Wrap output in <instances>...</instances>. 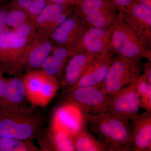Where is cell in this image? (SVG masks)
Here are the masks:
<instances>
[{"instance_id": "6da1fadb", "label": "cell", "mask_w": 151, "mask_h": 151, "mask_svg": "<svg viewBox=\"0 0 151 151\" xmlns=\"http://www.w3.org/2000/svg\"><path fill=\"white\" fill-rule=\"evenodd\" d=\"M85 116L89 131L105 145L108 151H134L130 121L117 119L110 112Z\"/></svg>"}, {"instance_id": "d6a6232c", "label": "cell", "mask_w": 151, "mask_h": 151, "mask_svg": "<svg viewBox=\"0 0 151 151\" xmlns=\"http://www.w3.org/2000/svg\"><path fill=\"white\" fill-rule=\"evenodd\" d=\"M119 12H122L134 0H111Z\"/></svg>"}, {"instance_id": "5bb4252c", "label": "cell", "mask_w": 151, "mask_h": 151, "mask_svg": "<svg viewBox=\"0 0 151 151\" xmlns=\"http://www.w3.org/2000/svg\"><path fill=\"white\" fill-rule=\"evenodd\" d=\"M114 54L111 53L97 54L76 84L65 87L66 90H71L82 86H97L104 80L108 68L113 61Z\"/></svg>"}, {"instance_id": "cb8c5ba5", "label": "cell", "mask_w": 151, "mask_h": 151, "mask_svg": "<svg viewBox=\"0 0 151 151\" xmlns=\"http://www.w3.org/2000/svg\"><path fill=\"white\" fill-rule=\"evenodd\" d=\"M59 87V83L56 77L46 73L36 106L44 107L48 105L55 96Z\"/></svg>"}, {"instance_id": "9c48e42d", "label": "cell", "mask_w": 151, "mask_h": 151, "mask_svg": "<svg viewBox=\"0 0 151 151\" xmlns=\"http://www.w3.org/2000/svg\"><path fill=\"white\" fill-rule=\"evenodd\" d=\"M87 127L85 114L77 105L67 102L55 110L50 125L51 128L65 131L73 137Z\"/></svg>"}, {"instance_id": "1f68e13d", "label": "cell", "mask_w": 151, "mask_h": 151, "mask_svg": "<svg viewBox=\"0 0 151 151\" xmlns=\"http://www.w3.org/2000/svg\"><path fill=\"white\" fill-rule=\"evenodd\" d=\"M81 0H47L48 1L51 2L72 7H74Z\"/></svg>"}, {"instance_id": "d590c367", "label": "cell", "mask_w": 151, "mask_h": 151, "mask_svg": "<svg viewBox=\"0 0 151 151\" xmlns=\"http://www.w3.org/2000/svg\"><path fill=\"white\" fill-rule=\"evenodd\" d=\"M6 0H0V5L4 3Z\"/></svg>"}, {"instance_id": "7c38bea8", "label": "cell", "mask_w": 151, "mask_h": 151, "mask_svg": "<svg viewBox=\"0 0 151 151\" xmlns=\"http://www.w3.org/2000/svg\"><path fill=\"white\" fill-rule=\"evenodd\" d=\"M86 28L81 18L73 10V12L55 28L49 37L55 45L74 46Z\"/></svg>"}, {"instance_id": "ba28073f", "label": "cell", "mask_w": 151, "mask_h": 151, "mask_svg": "<svg viewBox=\"0 0 151 151\" xmlns=\"http://www.w3.org/2000/svg\"><path fill=\"white\" fill-rule=\"evenodd\" d=\"M120 12L124 21L135 31L146 47L151 49V8L133 1Z\"/></svg>"}, {"instance_id": "8fae6325", "label": "cell", "mask_w": 151, "mask_h": 151, "mask_svg": "<svg viewBox=\"0 0 151 151\" xmlns=\"http://www.w3.org/2000/svg\"><path fill=\"white\" fill-rule=\"evenodd\" d=\"M111 27L87 28L74 46L78 53L113 54L111 46Z\"/></svg>"}, {"instance_id": "44dd1931", "label": "cell", "mask_w": 151, "mask_h": 151, "mask_svg": "<svg viewBox=\"0 0 151 151\" xmlns=\"http://www.w3.org/2000/svg\"><path fill=\"white\" fill-rule=\"evenodd\" d=\"M120 15L117 9L106 10L79 17L86 28L112 27Z\"/></svg>"}, {"instance_id": "f546056e", "label": "cell", "mask_w": 151, "mask_h": 151, "mask_svg": "<svg viewBox=\"0 0 151 151\" xmlns=\"http://www.w3.org/2000/svg\"><path fill=\"white\" fill-rule=\"evenodd\" d=\"M11 2L0 5V34L8 27L7 19Z\"/></svg>"}, {"instance_id": "ffe728a7", "label": "cell", "mask_w": 151, "mask_h": 151, "mask_svg": "<svg viewBox=\"0 0 151 151\" xmlns=\"http://www.w3.org/2000/svg\"><path fill=\"white\" fill-rule=\"evenodd\" d=\"M46 73L42 70L29 71L22 77L26 98L34 106H36Z\"/></svg>"}, {"instance_id": "5b68a950", "label": "cell", "mask_w": 151, "mask_h": 151, "mask_svg": "<svg viewBox=\"0 0 151 151\" xmlns=\"http://www.w3.org/2000/svg\"><path fill=\"white\" fill-rule=\"evenodd\" d=\"M27 42L9 27L0 34V63L6 72L18 75L21 72L22 58Z\"/></svg>"}, {"instance_id": "e0dca14e", "label": "cell", "mask_w": 151, "mask_h": 151, "mask_svg": "<svg viewBox=\"0 0 151 151\" xmlns=\"http://www.w3.org/2000/svg\"><path fill=\"white\" fill-rule=\"evenodd\" d=\"M97 54L81 52L71 56L65 65L61 85L65 88L76 84Z\"/></svg>"}, {"instance_id": "e575fe53", "label": "cell", "mask_w": 151, "mask_h": 151, "mask_svg": "<svg viewBox=\"0 0 151 151\" xmlns=\"http://www.w3.org/2000/svg\"><path fill=\"white\" fill-rule=\"evenodd\" d=\"M134 1L145 4L151 8V0H134Z\"/></svg>"}, {"instance_id": "4dcf8cb0", "label": "cell", "mask_w": 151, "mask_h": 151, "mask_svg": "<svg viewBox=\"0 0 151 151\" xmlns=\"http://www.w3.org/2000/svg\"><path fill=\"white\" fill-rule=\"evenodd\" d=\"M5 72L4 68L0 66V101L4 98L7 82L8 78H6L4 75Z\"/></svg>"}, {"instance_id": "2e32d148", "label": "cell", "mask_w": 151, "mask_h": 151, "mask_svg": "<svg viewBox=\"0 0 151 151\" xmlns=\"http://www.w3.org/2000/svg\"><path fill=\"white\" fill-rule=\"evenodd\" d=\"M78 53L74 46H60L54 45L51 54L42 63L40 70L48 75L59 78L68 60Z\"/></svg>"}, {"instance_id": "484cf974", "label": "cell", "mask_w": 151, "mask_h": 151, "mask_svg": "<svg viewBox=\"0 0 151 151\" xmlns=\"http://www.w3.org/2000/svg\"><path fill=\"white\" fill-rule=\"evenodd\" d=\"M137 92L140 107L151 112V84L148 82L144 74L138 78Z\"/></svg>"}, {"instance_id": "277c9868", "label": "cell", "mask_w": 151, "mask_h": 151, "mask_svg": "<svg viewBox=\"0 0 151 151\" xmlns=\"http://www.w3.org/2000/svg\"><path fill=\"white\" fill-rule=\"evenodd\" d=\"M140 60L121 55L114 56L103 82L97 86L108 95H112L138 80L141 74Z\"/></svg>"}, {"instance_id": "603a6c76", "label": "cell", "mask_w": 151, "mask_h": 151, "mask_svg": "<svg viewBox=\"0 0 151 151\" xmlns=\"http://www.w3.org/2000/svg\"><path fill=\"white\" fill-rule=\"evenodd\" d=\"M114 9H118L111 0H81L74 6V11L81 17L100 11Z\"/></svg>"}, {"instance_id": "f1b7e54d", "label": "cell", "mask_w": 151, "mask_h": 151, "mask_svg": "<svg viewBox=\"0 0 151 151\" xmlns=\"http://www.w3.org/2000/svg\"><path fill=\"white\" fill-rule=\"evenodd\" d=\"M12 29L17 35L27 40V41L31 40L37 32L35 22L32 19H30Z\"/></svg>"}, {"instance_id": "ac0fdd59", "label": "cell", "mask_w": 151, "mask_h": 151, "mask_svg": "<svg viewBox=\"0 0 151 151\" xmlns=\"http://www.w3.org/2000/svg\"><path fill=\"white\" fill-rule=\"evenodd\" d=\"M41 151H74L73 137L63 131L51 128L42 137L39 136Z\"/></svg>"}, {"instance_id": "83f0119b", "label": "cell", "mask_w": 151, "mask_h": 151, "mask_svg": "<svg viewBox=\"0 0 151 151\" xmlns=\"http://www.w3.org/2000/svg\"><path fill=\"white\" fill-rule=\"evenodd\" d=\"M30 19L29 14L24 9L14 5L11 1L7 19L8 27L15 28Z\"/></svg>"}, {"instance_id": "836d02e7", "label": "cell", "mask_w": 151, "mask_h": 151, "mask_svg": "<svg viewBox=\"0 0 151 151\" xmlns=\"http://www.w3.org/2000/svg\"><path fill=\"white\" fill-rule=\"evenodd\" d=\"M143 74L145 76L147 81L149 84H151V61L145 63L144 65Z\"/></svg>"}, {"instance_id": "4fadbf2b", "label": "cell", "mask_w": 151, "mask_h": 151, "mask_svg": "<svg viewBox=\"0 0 151 151\" xmlns=\"http://www.w3.org/2000/svg\"><path fill=\"white\" fill-rule=\"evenodd\" d=\"M73 10L74 7L47 1L43 10L34 20L38 32L49 37L55 28L60 24Z\"/></svg>"}, {"instance_id": "3957f363", "label": "cell", "mask_w": 151, "mask_h": 151, "mask_svg": "<svg viewBox=\"0 0 151 151\" xmlns=\"http://www.w3.org/2000/svg\"><path fill=\"white\" fill-rule=\"evenodd\" d=\"M111 46L114 55L140 60L147 58L151 61V49L146 47L135 31L124 21L120 12L111 27Z\"/></svg>"}, {"instance_id": "30bf717a", "label": "cell", "mask_w": 151, "mask_h": 151, "mask_svg": "<svg viewBox=\"0 0 151 151\" xmlns=\"http://www.w3.org/2000/svg\"><path fill=\"white\" fill-rule=\"evenodd\" d=\"M53 45L50 38L37 32L25 48L22 60L23 69L27 72L40 70L42 63L51 54Z\"/></svg>"}, {"instance_id": "9a60e30c", "label": "cell", "mask_w": 151, "mask_h": 151, "mask_svg": "<svg viewBox=\"0 0 151 151\" xmlns=\"http://www.w3.org/2000/svg\"><path fill=\"white\" fill-rule=\"evenodd\" d=\"M132 145L135 151H151V112L138 114L131 121Z\"/></svg>"}, {"instance_id": "7a4b0ae2", "label": "cell", "mask_w": 151, "mask_h": 151, "mask_svg": "<svg viewBox=\"0 0 151 151\" xmlns=\"http://www.w3.org/2000/svg\"><path fill=\"white\" fill-rule=\"evenodd\" d=\"M43 119L24 106L0 107V137L32 140L41 132Z\"/></svg>"}, {"instance_id": "d6986e66", "label": "cell", "mask_w": 151, "mask_h": 151, "mask_svg": "<svg viewBox=\"0 0 151 151\" xmlns=\"http://www.w3.org/2000/svg\"><path fill=\"white\" fill-rule=\"evenodd\" d=\"M25 99L26 98L22 78L15 76L8 78L4 98L0 101V107L24 106Z\"/></svg>"}, {"instance_id": "8992f818", "label": "cell", "mask_w": 151, "mask_h": 151, "mask_svg": "<svg viewBox=\"0 0 151 151\" xmlns=\"http://www.w3.org/2000/svg\"><path fill=\"white\" fill-rule=\"evenodd\" d=\"M64 92L65 102L77 105L85 115L109 112L108 95L97 86H79Z\"/></svg>"}, {"instance_id": "d4e9b609", "label": "cell", "mask_w": 151, "mask_h": 151, "mask_svg": "<svg viewBox=\"0 0 151 151\" xmlns=\"http://www.w3.org/2000/svg\"><path fill=\"white\" fill-rule=\"evenodd\" d=\"M0 151H41L29 140L0 137Z\"/></svg>"}, {"instance_id": "4316f807", "label": "cell", "mask_w": 151, "mask_h": 151, "mask_svg": "<svg viewBox=\"0 0 151 151\" xmlns=\"http://www.w3.org/2000/svg\"><path fill=\"white\" fill-rule=\"evenodd\" d=\"M11 2L25 10L30 18L35 20L45 7L47 0H12Z\"/></svg>"}, {"instance_id": "52a82bcc", "label": "cell", "mask_w": 151, "mask_h": 151, "mask_svg": "<svg viewBox=\"0 0 151 151\" xmlns=\"http://www.w3.org/2000/svg\"><path fill=\"white\" fill-rule=\"evenodd\" d=\"M138 80L112 95H108L109 112L115 118L131 121L137 116L140 106L137 92Z\"/></svg>"}, {"instance_id": "7402d4cb", "label": "cell", "mask_w": 151, "mask_h": 151, "mask_svg": "<svg viewBox=\"0 0 151 151\" xmlns=\"http://www.w3.org/2000/svg\"><path fill=\"white\" fill-rule=\"evenodd\" d=\"M74 148L76 151H108L104 144L89 132L87 127L73 136Z\"/></svg>"}]
</instances>
